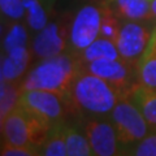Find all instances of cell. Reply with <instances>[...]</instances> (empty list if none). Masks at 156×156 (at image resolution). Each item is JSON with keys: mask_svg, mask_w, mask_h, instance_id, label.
Wrapping results in <instances>:
<instances>
[{"mask_svg": "<svg viewBox=\"0 0 156 156\" xmlns=\"http://www.w3.org/2000/svg\"><path fill=\"white\" fill-rule=\"evenodd\" d=\"M83 61L80 53H61L47 57L39 62L25 77L21 90H44L55 92L62 100H68L73 82L83 70Z\"/></svg>", "mask_w": 156, "mask_h": 156, "instance_id": "obj_1", "label": "cell"}, {"mask_svg": "<svg viewBox=\"0 0 156 156\" xmlns=\"http://www.w3.org/2000/svg\"><path fill=\"white\" fill-rule=\"evenodd\" d=\"M124 96L129 95L122 94L109 82L91 74L83 68L73 82L66 105L90 116H104L111 113Z\"/></svg>", "mask_w": 156, "mask_h": 156, "instance_id": "obj_2", "label": "cell"}, {"mask_svg": "<svg viewBox=\"0 0 156 156\" xmlns=\"http://www.w3.org/2000/svg\"><path fill=\"white\" fill-rule=\"evenodd\" d=\"M53 125L17 105L2 120L3 143L41 150Z\"/></svg>", "mask_w": 156, "mask_h": 156, "instance_id": "obj_3", "label": "cell"}, {"mask_svg": "<svg viewBox=\"0 0 156 156\" xmlns=\"http://www.w3.org/2000/svg\"><path fill=\"white\" fill-rule=\"evenodd\" d=\"M109 115L122 150L133 146L151 133L144 116L129 96L121 98Z\"/></svg>", "mask_w": 156, "mask_h": 156, "instance_id": "obj_4", "label": "cell"}, {"mask_svg": "<svg viewBox=\"0 0 156 156\" xmlns=\"http://www.w3.org/2000/svg\"><path fill=\"white\" fill-rule=\"evenodd\" d=\"M103 21V5L87 4L82 7L73 18L69 33V48L72 52L80 53L100 37Z\"/></svg>", "mask_w": 156, "mask_h": 156, "instance_id": "obj_5", "label": "cell"}, {"mask_svg": "<svg viewBox=\"0 0 156 156\" xmlns=\"http://www.w3.org/2000/svg\"><path fill=\"white\" fill-rule=\"evenodd\" d=\"M65 101L55 92L44 90H22L18 105L50 124L62 121Z\"/></svg>", "mask_w": 156, "mask_h": 156, "instance_id": "obj_6", "label": "cell"}, {"mask_svg": "<svg viewBox=\"0 0 156 156\" xmlns=\"http://www.w3.org/2000/svg\"><path fill=\"white\" fill-rule=\"evenodd\" d=\"M85 69L91 74L109 82L125 95H129L134 86L131 83L134 78L133 62H129L124 58H98L86 62Z\"/></svg>", "mask_w": 156, "mask_h": 156, "instance_id": "obj_7", "label": "cell"}, {"mask_svg": "<svg viewBox=\"0 0 156 156\" xmlns=\"http://www.w3.org/2000/svg\"><path fill=\"white\" fill-rule=\"evenodd\" d=\"M82 129L95 156H119L122 154V147L119 142V136L111 120L105 121L98 116L90 117L85 121Z\"/></svg>", "mask_w": 156, "mask_h": 156, "instance_id": "obj_8", "label": "cell"}, {"mask_svg": "<svg viewBox=\"0 0 156 156\" xmlns=\"http://www.w3.org/2000/svg\"><path fill=\"white\" fill-rule=\"evenodd\" d=\"M152 30L139 21H124L121 23L119 37L115 42L121 58L129 62L138 61L148 46Z\"/></svg>", "mask_w": 156, "mask_h": 156, "instance_id": "obj_9", "label": "cell"}, {"mask_svg": "<svg viewBox=\"0 0 156 156\" xmlns=\"http://www.w3.org/2000/svg\"><path fill=\"white\" fill-rule=\"evenodd\" d=\"M69 33L70 25L64 20L47 23L34 41L33 50L35 55L47 58L64 53L66 47L69 46Z\"/></svg>", "mask_w": 156, "mask_h": 156, "instance_id": "obj_10", "label": "cell"}, {"mask_svg": "<svg viewBox=\"0 0 156 156\" xmlns=\"http://www.w3.org/2000/svg\"><path fill=\"white\" fill-rule=\"evenodd\" d=\"M120 20L124 21H150L151 0H101Z\"/></svg>", "mask_w": 156, "mask_h": 156, "instance_id": "obj_11", "label": "cell"}, {"mask_svg": "<svg viewBox=\"0 0 156 156\" xmlns=\"http://www.w3.org/2000/svg\"><path fill=\"white\" fill-rule=\"evenodd\" d=\"M30 53L26 46L13 48L2 60V81L14 82L25 73Z\"/></svg>", "mask_w": 156, "mask_h": 156, "instance_id": "obj_12", "label": "cell"}, {"mask_svg": "<svg viewBox=\"0 0 156 156\" xmlns=\"http://www.w3.org/2000/svg\"><path fill=\"white\" fill-rule=\"evenodd\" d=\"M129 98L142 112L150 128L156 131V90L135 83L130 91Z\"/></svg>", "mask_w": 156, "mask_h": 156, "instance_id": "obj_13", "label": "cell"}, {"mask_svg": "<svg viewBox=\"0 0 156 156\" xmlns=\"http://www.w3.org/2000/svg\"><path fill=\"white\" fill-rule=\"evenodd\" d=\"M136 83L156 90V47L148 43L135 66Z\"/></svg>", "mask_w": 156, "mask_h": 156, "instance_id": "obj_14", "label": "cell"}, {"mask_svg": "<svg viewBox=\"0 0 156 156\" xmlns=\"http://www.w3.org/2000/svg\"><path fill=\"white\" fill-rule=\"evenodd\" d=\"M66 156H95L83 129L66 124Z\"/></svg>", "mask_w": 156, "mask_h": 156, "instance_id": "obj_15", "label": "cell"}, {"mask_svg": "<svg viewBox=\"0 0 156 156\" xmlns=\"http://www.w3.org/2000/svg\"><path fill=\"white\" fill-rule=\"evenodd\" d=\"M80 56L85 64L98 58H121L116 43L101 37L95 39L89 47L85 48Z\"/></svg>", "mask_w": 156, "mask_h": 156, "instance_id": "obj_16", "label": "cell"}, {"mask_svg": "<svg viewBox=\"0 0 156 156\" xmlns=\"http://www.w3.org/2000/svg\"><path fill=\"white\" fill-rule=\"evenodd\" d=\"M65 130L66 124L64 121H60L52 126L48 138L39 150L42 156H66Z\"/></svg>", "mask_w": 156, "mask_h": 156, "instance_id": "obj_17", "label": "cell"}, {"mask_svg": "<svg viewBox=\"0 0 156 156\" xmlns=\"http://www.w3.org/2000/svg\"><path fill=\"white\" fill-rule=\"evenodd\" d=\"M21 87L13 82L2 81V100H0V120H4L18 105Z\"/></svg>", "mask_w": 156, "mask_h": 156, "instance_id": "obj_18", "label": "cell"}, {"mask_svg": "<svg viewBox=\"0 0 156 156\" xmlns=\"http://www.w3.org/2000/svg\"><path fill=\"white\" fill-rule=\"evenodd\" d=\"M103 5V21H101V29H100V37L109 39L112 42H116L117 37L120 33V18L112 12V9L104 4L103 2H100Z\"/></svg>", "mask_w": 156, "mask_h": 156, "instance_id": "obj_19", "label": "cell"}, {"mask_svg": "<svg viewBox=\"0 0 156 156\" xmlns=\"http://www.w3.org/2000/svg\"><path fill=\"white\" fill-rule=\"evenodd\" d=\"M27 11V23L34 30H42L47 25V13L38 0H23Z\"/></svg>", "mask_w": 156, "mask_h": 156, "instance_id": "obj_20", "label": "cell"}, {"mask_svg": "<svg viewBox=\"0 0 156 156\" xmlns=\"http://www.w3.org/2000/svg\"><path fill=\"white\" fill-rule=\"evenodd\" d=\"M126 156H156V131L148 133L133 146L125 148Z\"/></svg>", "mask_w": 156, "mask_h": 156, "instance_id": "obj_21", "label": "cell"}, {"mask_svg": "<svg viewBox=\"0 0 156 156\" xmlns=\"http://www.w3.org/2000/svg\"><path fill=\"white\" fill-rule=\"evenodd\" d=\"M26 42H27V35L25 27L20 25V23H13L5 34V38H4L3 42V48L7 53L12 51L13 48L26 46Z\"/></svg>", "mask_w": 156, "mask_h": 156, "instance_id": "obj_22", "label": "cell"}, {"mask_svg": "<svg viewBox=\"0 0 156 156\" xmlns=\"http://www.w3.org/2000/svg\"><path fill=\"white\" fill-rule=\"evenodd\" d=\"M2 12L11 20H20L25 12L23 0H0Z\"/></svg>", "mask_w": 156, "mask_h": 156, "instance_id": "obj_23", "label": "cell"}, {"mask_svg": "<svg viewBox=\"0 0 156 156\" xmlns=\"http://www.w3.org/2000/svg\"><path fill=\"white\" fill-rule=\"evenodd\" d=\"M0 156H42V155L41 151L34 147H20V146H11L3 143Z\"/></svg>", "mask_w": 156, "mask_h": 156, "instance_id": "obj_24", "label": "cell"}, {"mask_svg": "<svg viewBox=\"0 0 156 156\" xmlns=\"http://www.w3.org/2000/svg\"><path fill=\"white\" fill-rule=\"evenodd\" d=\"M150 44L151 46H154L156 47V26L154 27V30H152V34H151V39H150Z\"/></svg>", "mask_w": 156, "mask_h": 156, "instance_id": "obj_25", "label": "cell"}, {"mask_svg": "<svg viewBox=\"0 0 156 156\" xmlns=\"http://www.w3.org/2000/svg\"><path fill=\"white\" fill-rule=\"evenodd\" d=\"M151 13H152V18L156 20V0H151Z\"/></svg>", "mask_w": 156, "mask_h": 156, "instance_id": "obj_26", "label": "cell"}, {"mask_svg": "<svg viewBox=\"0 0 156 156\" xmlns=\"http://www.w3.org/2000/svg\"><path fill=\"white\" fill-rule=\"evenodd\" d=\"M119 156H126V155H125V154L122 152V154H121V155H119Z\"/></svg>", "mask_w": 156, "mask_h": 156, "instance_id": "obj_27", "label": "cell"}]
</instances>
